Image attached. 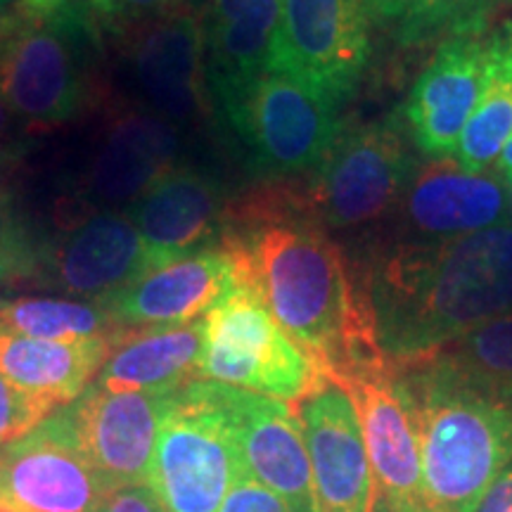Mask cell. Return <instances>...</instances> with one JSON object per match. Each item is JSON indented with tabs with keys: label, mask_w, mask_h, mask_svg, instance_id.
I'll use <instances>...</instances> for the list:
<instances>
[{
	"label": "cell",
	"mask_w": 512,
	"mask_h": 512,
	"mask_svg": "<svg viewBox=\"0 0 512 512\" xmlns=\"http://www.w3.org/2000/svg\"><path fill=\"white\" fill-rule=\"evenodd\" d=\"M219 245L235 259L240 283L328 380L384 358L368 275H358L316 219L304 185L268 181L228 202Z\"/></svg>",
	"instance_id": "obj_1"
},
{
	"label": "cell",
	"mask_w": 512,
	"mask_h": 512,
	"mask_svg": "<svg viewBox=\"0 0 512 512\" xmlns=\"http://www.w3.org/2000/svg\"><path fill=\"white\" fill-rule=\"evenodd\" d=\"M377 342L418 361L512 311V226L448 240H399L368 273Z\"/></svg>",
	"instance_id": "obj_2"
},
{
	"label": "cell",
	"mask_w": 512,
	"mask_h": 512,
	"mask_svg": "<svg viewBox=\"0 0 512 512\" xmlns=\"http://www.w3.org/2000/svg\"><path fill=\"white\" fill-rule=\"evenodd\" d=\"M394 368L418 437L425 510L472 512L512 460V387L434 356Z\"/></svg>",
	"instance_id": "obj_3"
},
{
	"label": "cell",
	"mask_w": 512,
	"mask_h": 512,
	"mask_svg": "<svg viewBox=\"0 0 512 512\" xmlns=\"http://www.w3.org/2000/svg\"><path fill=\"white\" fill-rule=\"evenodd\" d=\"M0 91L19 124L36 131L83 117L102 91L100 36L74 0L27 8L0 46Z\"/></svg>",
	"instance_id": "obj_4"
},
{
	"label": "cell",
	"mask_w": 512,
	"mask_h": 512,
	"mask_svg": "<svg viewBox=\"0 0 512 512\" xmlns=\"http://www.w3.org/2000/svg\"><path fill=\"white\" fill-rule=\"evenodd\" d=\"M216 107L245 145L252 169L268 181L311 176L342 131L335 102L278 69L216 100Z\"/></svg>",
	"instance_id": "obj_5"
},
{
	"label": "cell",
	"mask_w": 512,
	"mask_h": 512,
	"mask_svg": "<svg viewBox=\"0 0 512 512\" xmlns=\"http://www.w3.org/2000/svg\"><path fill=\"white\" fill-rule=\"evenodd\" d=\"M195 380L228 384L297 406L325 375L280 328L259 294L238 280L204 316Z\"/></svg>",
	"instance_id": "obj_6"
},
{
	"label": "cell",
	"mask_w": 512,
	"mask_h": 512,
	"mask_svg": "<svg viewBox=\"0 0 512 512\" xmlns=\"http://www.w3.org/2000/svg\"><path fill=\"white\" fill-rule=\"evenodd\" d=\"M242 465L219 382L192 380L174 392L147 486L166 512H219Z\"/></svg>",
	"instance_id": "obj_7"
},
{
	"label": "cell",
	"mask_w": 512,
	"mask_h": 512,
	"mask_svg": "<svg viewBox=\"0 0 512 512\" xmlns=\"http://www.w3.org/2000/svg\"><path fill=\"white\" fill-rule=\"evenodd\" d=\"M415 169L396 119L342 126L328 157L306 178V200L325 230H349L394 214Z\"/></svg>",
	"instance_id": "obj_8"
},
{
	"label": "cell",
	"mask_w": 512,
	"mask_h": 512,
	"mask_svg": "<svg viewBox=\"0 0 512 512\" xmlns=\"http://www.w3.org/2000/svg\"><path fill=\"white\" fill-rule=\"evenodd\" d=\"M373 22L366 0H283L273 69L339 105L366 74Z\"/></svg>",
	"instance_id": "obj_9"
},
{
	"label": "cell",
	"mask_w": 512,
	"mask_h": 512,
	"mask_svg": "<svg viewBox=\"0 0 512 512\" xmlns=\"http://www.w3.org/2000/svg\"><path fill=\"white\" fill-rule=\"evenodd\" d=\"M0 496L19 512H95L107 486L83 448L74 406L0 451Z\"/></svg>",
	"instance_id": "obj_10"
},
{
	"label": "cell",
	"mask_w": 512,
	"mask_h": 512,
	"mask_svg": "<svg viewBox=\"0 0 512 512\" xmlns=\"http://www.w3.org/2000/svg\"><path fill=\"white\" fill-rule=\"evenodd\" d=\"M335 382L349 392L361 422L373 477L370 512H427L418 437L394 363L384 356Z\"/></svg>",
	"instance_id": "obj_11"
},
{
	"label": "cell",
	"mask_w": 512,
	"mask_h": 512,
	"mask_svg": "<svg viewBox=\"0 0 512 512\" xmlns=\"http://www.w3.org/2000/svg\"><path fill=\"white\" fill-rule=\"evenodd\" d=\"M128 31V67L145 110L174 126L207 117L211 93L197 10L178 5Z\"/></svg>",
	"instance_id": "obj_12"
},
{
	"label": "cell",
	"mask_w": 512,
	"mask_h": 512,
	"mask_svg": "<svg viewBox=\"0 0 512 512\" xmlns=\"http://www.w3.org/2000/svg\"><path fill=\"white\" fill-rule=\"evenodd\" d=\"M181 145V131L171 121L136 107L117 110L83 166L72 204L86 211H126L176 169Z\"/></svg>",
	"instance_id": "obj_13"
},
{
	"label": "cell",
	"mask_w": 512,
	"mask_h": 512,
	"mask_svg": "<svg viewBox=\"0 0 512 512\" xmlns=\"http://www.w3.org/2000/svg\"><path fill=\"white\" fill-rule=\"evenodd\" d=\"M489 74L486 27L439 43L403 107L406 131L422 155H456L458 140L482 100Z\"/></svg>",
	"instance_id": "obj_14"
},
{
	"label": "cell",
	"mask_w": 512,
	"mask_h": 512,
	"mask_svg": "<svg viewBox=\"0 0 512 512\" xmlns=\"http://www.w3.org/2000/svg\"><path fill=\"white\" fill-rule=\"evenodd\" d=\"M292 408L309 451L316 512H370L373 477L347 389L325 377Z\"/></svg>",
	"instance_id": "obj_15"
},
{
	"label": "cell",
	"mask_w": 512,
	"mask_h": 512,
	"mask_svg": "<svg viewBox=\"0 0 512 512\" xmlns=\"http://www.w3.org/2000/svg\"><path fill=\"white\" fill-rule=\"evenodd\" d=\"M403 240H448L505 226L508 183L491 171H467L451 157L415 164L396 207Z\"/></svg>",
	"instance_id": "obj_16"
},
{
	"label": "cell",
	"mask_w": 512,
	"mask_h": 512,
	"mask_svg": "<svg viewBox=\"0 0 512 512\" xmlns=\"http://www.w3.org/2000/svg\"><path fill=\"white\" fill-rule=\"evenodd\" d=\"M242 477L268 486L304 512H316L304 430L290 403L219 384Z\"/></svg>",
	"instance_id": "obj_17"
},
{
	"label": "cell",
	"mask_w": 512,
	"mask_h": 512,
	"mask_svg": "<svg viewBox=\"0 0 512 512\" xmlns=\"http://www.w3.org/2000/svg\"><path fill=\"white\" fill-rule=\"evenodd\" d=\"M171 401L174 392L117 394L93 384L72 403L83 448L107 494L128 484H147Z\"/></svg>",
	"instance_id": "obj_18"
},
{
	"label": "cell",
	"mask_w": 512,
	"mask_h": 512,
	"mask_svg": "<svg viewBox=\"0 0 512 512\" xmlns=\"http://www.w3.org/2000/svg\"><path fill=\"white\" fill-rule=\"evenodd\" d=\"M235 285V259L214 245L145 273L100 304L121 330L185 325L207 316Z\"/></svg>",
	"instance_id": "obj_19"
},
{
	"label": "cell",
	"mask_w": 512,
	"mask_h": 512,
	"mask_svg": "<svg viewBox=\"0 0 512 512\" xmlns=\"http://www.w3.org/2000/svg\"><path fill=\"white\" fill-rule=\"evenodd\" d=\"M226 209L228 200L214 176L192 166H176L133 202L126 216L138 228L147 266L155 271L181 256L219 245Z\"/></svg>",
	"instance_id": "obj_20"
},
{
	"label": "cell",
	"mask_w": 512,
	"mask_h": 512,
	"mask_svg": "<svg viewBox=\"0 0 512 512\" xmlns=\"http://www.w3.org/2000/svg\"><path fill=\"white\" fill-rule=\"evenodd\" d=\"M209 93L221 100L271 72L283 0H200Z\"/></svg>",
	"instance_id": "obj_21"
},
{
	"label": "cell",
	"mask_w": 512,
	"mask_h": 512,
	"mask_svg": "<svg viewBox=\"0 0 512 512\" xmlns=\"http://www.w3.org/2000/svg\"><path fill=\"white\" fill-rule=\"evenodd\" d=\"M204 344V318L185 325L121 330L98 373L107 392L169 394L195 380Z\"/></svg>",
	"instance_id": "obj_22"
},
{
	"label": "cell",
	"mask_w": 512,
	"mask_h": 512,
	"mask_svg": "<svg viewBox=\"0 0 512 512\" xmlns=\"http://www.w3.org/2000/svg\"><path fill=\"white\" fill-rule=\"evenodd\" d=\"M117 337L34 339L0 332V375L17 387L69 406L91 387Z\"/></svg>",
	"instance_id": "obj_23"
},
{
	"label": "cell",
	"mask_w": 512,
	"mask_h": 512,
	"mask_svg": "<svg viewBox=\"0 0 512 512\" xmlns=\"http://www.w3.org/2000/svg\"><path fill=\"white\" fill-rule=\"evenodd\" d=\"M491 74L477 110L458 140L456 159L467 171H491L512 138V19L486 27Z\"/></svg>",
	"instance_id": "obj_24"
},
{
	"label": "cell",
	"mask_w": 512,
	"mask_h": 512,
	"mask_svg": "<svg viewBox=\"0 0 512 512\" xmlns=\"http://www.w3.org/2000/svg\"><path fill=\"white\" fill-rule=\"evenodd\" d=\"M0 332L53 342L117 337L121 328L100 302L60 297H19L0 302Z\"/></svg>",
	"instance_id": "obj_25"
},
{
	"label": "cell",
	"mask_w": 512,
	"mask_h": 512,
	"mask_svg": "<svg viewBox=\"0 0 512 512\" xmlns=\"http://www.w3.org/2000/svg\"><path fill=\"white\" fill-rule=\"evenodd\" d=\"M510 0H406L396 19L401 46H425L432 41L472 34L489 27V17Z\"/></svg>",
	"instance_id": "obj_26"
},
{
	"label": "cell",
	"mask_w": 512,
	"mask_h": 512,
	"mask_svg": "<svg viewBox=\"0 0 512 512\" xmlns=\"http://www.w3.org/2000/svg\"><path fill=\"white\" fill-rule=\"evenodd\" d=\"M430 356L477 380L512 387V311L486 320Z\"/></svg>",
	"instance_id": "obj_27"
},
{
	"label": "cell",
	"mask_w": 512,
	"mask_h": 512,
	"mask_svg": "<svg viewBox=\"0 0 512 512\" xmlns=\"http://www.w3.org/2000/svg\"><path fill=\"white\" fill-rule=\"evenodd\" d=\"M57 408L62 406H57L53 399L27 392L0 375V446L12 444L36 430Z\"/></svg>",
	"instance_id": "obj_28"
},
{
	"label": "cell",
	"mask_w": 512,
	"mask_h": 512,
	"mask_svg": "<svg viewBox=\"0 0 512 512\" xmlns=\"http://www.w3.org/2000/svg\"><path fill=\"white\" fill-rule=\"evenodd\" d=\"M83 5L110 27L128 31L178 8L181 0H83Z\"/></svg>",
	"instance_id": "obj_29"
},
{
	"label": "cell",
	"mask_w": 512,
	"mask_h": 512,
	"mask_svg": "<svg viewBox=\"0 0 512 512\" xmlns=\"http://www.w3.org/2000/svg\"><path fill=\"white\" fill-rule=\"evenodd\" d=\"M219 512H304L285 496L249 477L235 479L223 498Z\"/></svg>",
	"instance_id": "obj_30"
},
{
	"label": "cell",
	"mask_w": 512,
	"mask_h": 512,
	"mask_svg": "<svg viewBox=\"0 0 512 512\" xmlns=\"http://www.w3.org/2000/svg\"><path fill=\"white\" fill-rule=\"evenodd\" d=\"M95 512H166L152 486L128 484L102 498Z\"/></svg>",
	"instance_id": "obj_31"
},
{
	"label": "cell",
	"mask_w": 512,
	"mask_h": 512,
	"mask_svg": "<svg viewBox=\"0 0 512 512\" xmlns=\"http://www.w3.org/2000/svg\"><path fill=\"white\" fill-rule=\"evenodd\" d=\"M472 512H512V460L489 484Z\"/></svg>",
	"instance_id": "obj_32"
},
{
	"label": "cell",
	"mask_w": 512,
	"mask_h": 512,
	"mask_svg": "<svg viewBox=\"0 0 512 512\" xmlns=\"http://www.w3.org/2000/svg\"><path fill=\"white\" fill-rule=\"evenodd\" d=\"M17 124L19 119L12 114L8 100L0 91V166L17 155Z\"/></svg>",
	"instance_id": "obj_33"
},
{
	"label": "cell",
	"mask_w": 512,
	"mask_h": 512,
	"mask_svg": "<svg viewBox=\"0 0 512 512\" xmlns=\"http://www.w3.org/2000/svg\"><path fill=\"white\" fill-rule=\"evenodd\" d=\"M24 12H27V5L19 0H0V46L15 34Z\"/></svg>",
	"instance_id": "obj_34"
},
{
	"label": "cell",
	"mask_w": 512,
	"mask_h": 512,
	"mask_svg": "<svg viewBox=\"0 0 512 512\" xmlns=\"http://www.w3.org/2000/svg\"><path fill=\"white\" fill-rule=\"evenodd\" d=\"M366 5L375 22H396L406 0H366Z\"/></svg>",
	"instance_id": "obj_35"
},
{
	"label": "cell",
	"mask_w": 512,
	"mask_h": 512,
	"mask_svg": "<svg viewBox=\"0 0 512 512\" xmlns=\"http://www.w3.org/2000/svg\"><path fill=\"white\" fill-rule=\"evenodd\" d=\"M496 169L501 171V174H503L505 178L512 176V138L508 140V145L503 147L501 157H498V164H496Z\"/></svg>",
	"instance_id": "obj_36"
},
{
	"label": "cell",
	"mask_w": 512,
	"mask_h": 512,
	"mask_svg": "<svg viewBox=\"0 0 512 512\" xmlns=\"http://www.w3.org/2000/svg\"><path fill=\"white\" fill-rule=\"evenodd\" d=\"M19 3H24L27 8H50V5H57L62 3V0H19Z\"/></svg>",
	"instance_id": "obj_37"
},
{
	"label": "cell",
	"mask_w": 512,
	"mask_h": 512,
	"mask_svg": "<svg viewBox=\"0 0 512 512\" xmlns=\"http://www.w3.org/2000/svg\"><path fill=\"white\" fill-rule=\"evenodd\" d=\"M5 211H8V197H5L3 183H0V230H3L5 223H8V219H5Z\"/></svg>",
	"instance_id": "obj_38"
},
{
	"label": "cell",
	"mask_w": 512,
	"mask_h": 512,
	"mask_svg": "<svg viewBox=\"0 0 512 512\" xmlns=\"http://www.w3.org/2000/svg\"><path fill=\"white\" fill-rule=\"evenodd\" d=\"M0 512H19V510L15 508V505H12V503L8 501V498L0 496Z\"/></svg>",
	"instance_id": "obj_39"
},
{
	"label": "cell",
	"mask_w": 512,
	"mask_h": 512,
	"mask_svg": "<svg viewBox=\"0 0 512 512\" xmlns=\"http://www.w3.org/2000/svg\"><path fill=\"white\" fill-rule=\"evenodd\" d=\"M505 183H508V195H510V216H512V176L505 178Z\"/></svg>",
	"instance_id": "obj_40"
}]
</instances>
